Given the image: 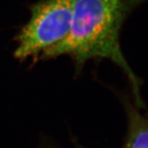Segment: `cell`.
Listing matches in <instances>:
<instances>
[{
    "label": "cell",
    "mask_w": 148,
    "mask_h": 148,
    "mask_svg": "<svg viewBox=\"0 0 148 148\" xmlns=\"http://www.w3.org/2000/svg\"><path fill=\"white\" fill-rule=\"evenodd\" d=\"M127 115V132L123 148H148V118L143 115L138 107L123 96Z\"/></svg>",
    "instance_id": "cell-3"
},
{
    "label": "cell",
    "mask_w": 148,
    "mask_h": 148,
    "mask_svg": "<svg viewBox=\"0 0 148 148\" xmlns=\"http://www.w3.org/2000/svg\"><path fill=\"white\" fill-rule=\"evenodd\" d=\"M146 0H75L72 24L63 40L42 53L39 60L68 56L74 72L80 74L92 60H109L121 69L130 84L133 101L144 106L142 80L135 74L123 53L122 28L134 11Z\"/></svg>",
    "instance_id": "cell-1"
},
{
    "label": "cell",
    "mask_w": 148,
    "mask_h": 148,
    "mask_svg": "<svg viewBox=\"0 0 148 148\" xmlns=\"http://www.w3.org/2000/svg\"><path fill=\"white\" fill-rule=\"evenodd\" d=\"M81 148H83V147H81Z\"/></svg>",
    "instance_id": "cell-4"
},
{
    "label": "cell",
    "mask_w": 148,
    "mask_h": 148,
    "mask_svg": "<svg viewBox=\"0 0 148 148\" xmlns=\"http://www.w3.org/2000/svg\"><path fill=\"white\" fill-rule=\"evenodd\" d=\"M75 0H38L30 6V17L15 37L13 57L20 62L40 57L68 35Z\"/></svg>",
    "instance_id": "cell-2"
}]
</instances>
